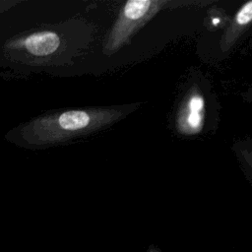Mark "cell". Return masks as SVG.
<instances>
[{"instance_id": "cell-5", "label": "cell", "mask_w": 252, "mask_h": 252, "mask_svg": "<svg viewBox=\"0 0 252 252\" xmlns=\"http://www.w3.org/2000/svg\"><path fill=\"white\" fill-rule=\"evenodd\" d=\"M235 21L240 26L248 24L252 21V1L247 2L241 7V9L236 14Z\"/></svg>"}, {"instance_id": "cell-4", "label": "cell", "mask_w": 252, "mask_h": 252, "mask_svg": "<svg viewBox=\"0 0 252 252\" xmlns=\"http://www.w3.org/2000/svg\"><path fill=\"white\" fill-rule=\"evenodd\" d=\"M61 45L59 34L52 31H40L7 42L10 49L25 51L35 57H47L55 53ZM7 47V48H8Z\"/></svg>"}, {"instance_id": "cell-6", "label": "cell", "mask_w": 252, "mask_h": 252, "mask_svg": "<svg viewBox=\"0 0 252 252\" xmlns=\"http://www.w3.org/2000/svg\"><path fill=\"white\" fill-rule=\"evenodd\" d=\"M220 23V19H213V24L218 25Z\"/></svg>"}, {"instance_id": "cell-2", "label": "cell", "mask_w": 252, "mask_h": 252, "mask_svg": "<svg viewBox=\"0 0 252 252\" xmlns=\"http://www.w3.org/2000/svg\"><path fill=\"white\" fill-rule=\"evenodd\" d=\"M169 3V1L163 0L127 1L110 30L103 53L105 55H112L129 43L132 36Z\"/></svg>"}, {"instance_id": "cell-1", "label": "cell", "mask_w": 252, "mask_h": 252, "mask_svg": "<svg viewBox=\"0 0 252 252\" xmlns=\"http://www.w3.org/2000/svg\"><path fill=\"white\" fill-rule=\"evenodd\" d=\"M133 108L135 106L129 109L94 107L41 115L19 127L17 142L30 147H46L65 143L112 125L131 112Z\"/></svg>"}, {"instance_id": "cell-3", "label": "cell", "mask_w": 252, "mask_h": 252, "mask_svg": "<svg viewBox=\"0 0 252 252\" xmlns=\"http://www.w3.org/2000/svg\"><path fill=\"white\" fill-rule=\"evenodd\" d=\"M204 117V96L196 88H193L179 104L175 119L176 131L183 136L196 135L203 129Z\"/></svg>"}]
</instances>
